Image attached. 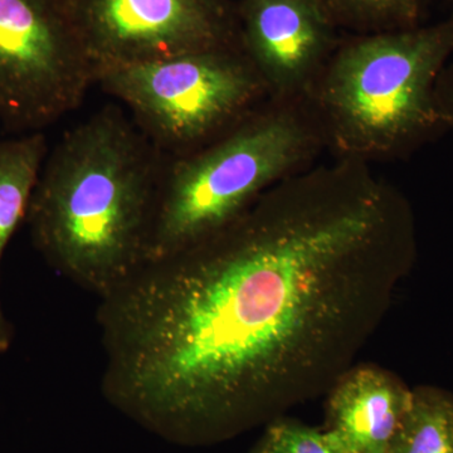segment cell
<instances>
[{"instance_id":"6da1fadb","label":"cell","mask_w":453,"mask_h":453,"mask_svg":"<svg viewBox=\"0 0 453 453\" xmlns=\"http://www.w3.org/2000/svg\"><path fill=\"white\" fill-rule=\"evenodd\" d=\"M416 256L412 207L371 164H311L101 297L104 395L181 446L270 425L356 366Z\"/></svg>"},{"instance_id":"7a4b0ae2","label":"cell","mask_w":453,"mask_h":453,"mask_svg":"<svg viewBox=\"0 0 453 453\" xmlns=\"http://www.w3.org/2000/svg\"><path fill=\"white\" fill-rule=\"evenodd\" d=\"M166 157L107 105L47 154L27 222L37 251L98 299L145 262Z\"/></svg>"},{"instance_id":"3957f363","label":"cell","mask_w":453,"mask_h":453,"mask_svg":"<svg viewBox=\"0 0 453 453\" xmlns=\"http://www.w3.org/2000/svg\"><path fill=\"white\" fill-rule=\"evenodd\" d=\"M453 57V18L340 41L306 94L338 157H403L443 133L436 88Z\"/></svg>"},{"instance_id":"277c9868","label":"cell","mask_w":453,"mask_h":453,"mask_svg":"<svg viewBox=\"0 0 453 453\" xmlns=\"http://www.w3.org/2000/svg\"><path fill=\"white\" fill-rule=\"evenodd\" d=\"M324 145L305 97L268 98L210 144L166 159L144 264L226 226L271 187L311 165Z\"/></svg>"},{"instance_id":"5b68a950","label":"cell","mask_w":453,"mask_h":453,"mask_svg":"<svg viewBox=\"0 0 453 453\" xmlns=\"http://www.w3.org/2000/svg\"><path fill=\"white\" fill-rule=\"evenodd\" d=\"M95 86L121 104L166 159L210 144L270 98L241 46L105 68Z\"/></svg>"},{"instance_id":"8992f818","label":"cell","mask_w":453,"mask_h":453,"mask_svg":"<svg viewBox=\"0 0 453 453\" xmlns=\"http://www.w3.org/2000/svg\"><path fill=\"white\" fill-rule=\"evenodd\" d=\"M95 65L73 0H0V125L44 133L79 109Z\"/></svg>"},{"instance_id":"52a82bcc","label":"cell","mask_w":453,"mask_h":453,"mask_svg":"<svg viewBox=\"0 0 453 453\" xmlns=\"http://www.w3.org/2000/svg\"><path fill=\"white\" fill-rule=\"evenodd\" d=\"M96 73L240 44L232 0H73Z\"/></svg>"},{"instance_id":"ba28073f","label":"cell","mask_w":453,"mask_h":453,"mask_svg":"<svg viewBox=\"0 0 453 453\" xmlns=\"http://www.w3.org/2000/svg\"><path fill=\"white\" fill-rule=\"evenodd\" d=\"M241 49L273 100L306 96L338 47V27L318 0H241Z\"/></svg>"},{"instance_id":"9c48e42d","label":"cell","mask_w":453,"mask_h":453,"mask_svg":"<svg viewBox=\"0 0 453 453\" xmlns=\"http://www.w3.org/2000/svg\"><path fill=\"white\" fill-rule=\"evenodd\" d=\"M412 395L393 372L353 366L329 392L325 429L351 453H389Z\"/></svg>"},{"instance_id":"30bf717a","label":"cell","mask_w":453,"mask_h":453,"mask_svg":"<svg viewBox=\"0 0 453 453\" xmlns=\"http://www.w3.org/2000/svg\"><path fill=\"white\" fill-rule=\"evenodd\" d=\"M49 151L44 133L0 139V265L12 237L27 219L29 203ZM13 335V326L5 316L0 299V354L7 353Z\"/></svg>"},{"instance_id":"8fae6325","label":"cell","mask_w":453,"mask_h":453,"mask_svg":"<svg viewBox=\"0 0 453 453\" xmlns=\"http://www.w3.org/2000/svg\"><path fill=\"white\" fill-rule=\"evenodd\" d=\"M389 453H453V395L436 387H417Z\"/></svg>"},{"instance_id":"7c38bea8","label":"cell","mask_w":453,"mask_h":453,"mask_svg":"<svg viewBox=\"0 0 453 453\" xmlns=\"http://www.w3.org/2000/svg\"><path fill=\"white\" fill-rule=\"evenodd\" d=\"M334 25L357 35L421 25L422 0H318Z\"/></svg>"},{"instance_id":"4fadbf2b","label":"cell","mask_w":453,"mask_h":453,"mask_svg":"<svg viewBox=\"0 0 453 453\" xmlns=\"http://www.w3.org/2000/svg\"><path fill=\"white\" fill-rule=\"evenodd\" d=\"M252 453H351L324 429H316L292 421L279 418L265 429Z\"/></svg>"},{"instance_id":"5bb4252c","label":"cell","mask_w":453,"mask_h":453,"mask_svg":"<svg viewBox=\"0 0 453 453\" xmlns=\"http://www.w3.org/2000/svg\"><path fill=\"white\" fill-rule=\"evenodd\" d=\"M438 111L447 133L453 135V62L446 65L436 88Z\"/></svg>"}]
</instances>
